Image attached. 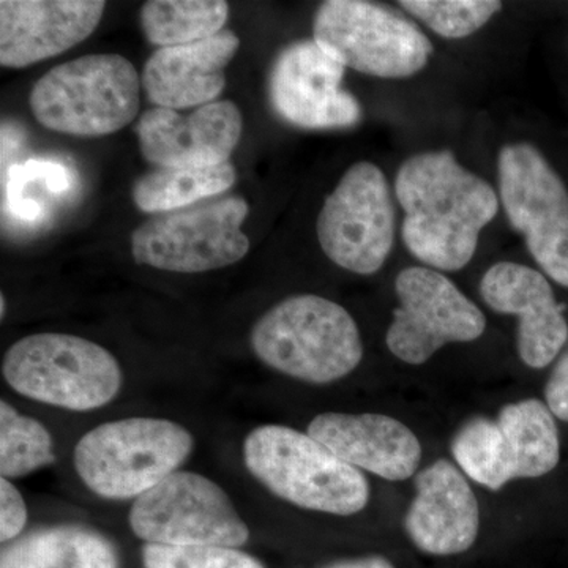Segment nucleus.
<instances>
[{"mask_svg": "<svg viewBox=\"0 0 568 568\" xmlns=\"http://www.w3.org/2000/svg\"><path fill=\"white\" fill-rule=\"evenodd\" d=\"M28 523V507L9 478H0V540L10 544Z\"/></svg>", "mask_w": 568, "mask_h": 568, "instance_id": "28", "label": "nucleus"}, {"mask_svg": "<svg viewBox=\"0 0 568 568\" xmlns=\"http://www.w3.org/2000/svg\"><path fill=\"white\" fill-rule=\"evenodd\" d=\"M0 315L6 316V297H0Z\"/></svg>", "mask_w": 568, "mask_h": 568, "instance_id": "33", "label": "nucleus"}, {"mask_svg": "<svg viewBox=\"0 0 568 568\" xmlns=\"http://www.w3.org/2000/svg\"><path fill=\"white\" fill-rule=\"evenodd\" d=\"M308 435L343 462L386 480H407L420 465V440L405 424L384 414H320L310 422Z\"/></svg>", "mask_w": 568, "mask_h": 568, "instance_id": "18", "label": "nucleus"}, {"mask_svg": "<svg viewBox=\"0 0 568 568\" xmlns=\"http://www.w3.org/2000/svg\"><path fill=\"white\" fill-rule=\"evenodd\" d=\"M325 256L351 274L375 275L396 241L394 185L376 163L351 164L325 197L316 222Z\"/></svg>", "mask_w": 568, "mask_h": 568, "instance_id": "9", "label": "nucleus"}, {"mask_svg": "<svg viewBox=\"0 0 568 568\" xmlns=\"http://www.w3.org/2000/svg\"><path fill=\"white\" fill-rule=\"evenodd\" d=\"M141 78L129 59L91 54L54 67L33 85L29 106L44 129L70 136H108L140 111Z\"/></svg>", "mask_w": 568, "mask_h": 568, "instance_id": "5", "label": "nucleus"}, {"mask_svg": "<svg viewBox=\"0 0 568 568\" xmlns=\"http://www.w3.org/2000/svg\"><path fill=\"white\" fill-rule=\"evenodd\" d=\"M544 395L552 416L568 425V345L552 364Z\"/></svg>", "mask_w": 568, "mask_h": 568, "instance_id": "29", "label": "nucleus"}, {"mask_svg": "<svg viewBox=\"0 0 568 568\" xmlns=\"http://www.w3.org/2000/svg\"><path fill=\"white\" fill-rule=\"evenodd\" d=\"M244 132L237 104L223 100L189 115L166 108L145 111L134 126L142 156L159 168L215 166L230 162Z\"/></svg>", "mask_w": 568, "mask_h": 568, "instance_id": "15", "label": "nucleus"}, {"mask_svg": "<svg viewBox=\"0 0 568 568\" xmlns=\"http://www.w3.org/2000/svg\"><path fill=\"white\" fill-rule=\"evenodd\" d=\"M22 168L29 183L43 181L52 193H62L70 189V174L62 164L48 160H29Z\"/></svg>", "mask_w": 568, "mask_h": 568, "instance_id": "30", "label": "nucleus"}, {"mask_svg": "<svg viewBox=\"0 0 568 568\" xmlns=\"http://www.w3.org/2000/svg\"><path fill=\"white\" fill-rule=\"evenodd\" d=\"M0 568H121L118 549L80 526L36 530L2 549Z\"/></svg>", "mask_w": 568, "mask_h": 568, "instance_id": "20", "label": "nucleus"}, {"mask_svg": "<svg viewBox=\"0 0 568 568\" xmlns=\"http://www.w3.org/2000/svg\"><path fill=\"white\" fill-rule=\"evenodd\" d=\"M395 295L386 345L405 364H425L444 346L476 342L487 331L484 312L444 272L422 264L403 268Z\"/></svg>", "mask_w": 568, "mask_h": 568, "instance_id": "12", "label": "nucleus"}, {"mask_svg": "<svg viewBox=\"0 0 568 568\" xmlns=\"http://www.w3.org/2000/svg\"><path fill=\"white\" fill-rule=\"evenodd\" d=\"M144 568H265L248 552L224 547H168L145 544L142 547Z\"/></svg>", "mask_w": 568, "mask_h": 568, "instance_id": "27", "label": "nucleus"}, {"mask_svg": "<svg viewBox=\"0 0 568 568\" xmlns=\"http://www.w3.org/2000/svg\"><path fill=\"white\" fill-rule=\"evenodd\" d=\"M313 40L345 69L379 80H407L432 61V40L409 17L366 0H327Z\"/></svg>", "mask_w": 568, "mask_h": 568, "instance_id": "8", "label": "nucleus"}, {"mask_svg": "<svg viewBox=\"0 0 568 568\" xmlns=\"http://www.w3.org/2000/svg\"><path fill=\"white\" fill-rule=\"evenodd\" d=\"M104 9L102 0H2L0 63L26 69L63 54L95 32Z\"/></svg>", "mask_w": 568, "mask_h": 568, "instance_id": "16", "label": "nucleus"}, {"mask_svg": "<svg viewBox=\"0 0 568 568\" xmlns=\"http://www.w3.org/2000/svg\"><path fill=\"white\" fill-rule=\"evenodd\" d=\"M268 368L308 384H331L361 365L364 342L353 315L331 298L298 294L265 312L250 334Z\"/></svg>", "mask_w": 568, "mask_h": 568, "instance_id": "2", "label": "nucleus"}, {"mask_svg": "<svg viewBox=\"0 0 568 568\" xmlns=\"http://www.w3.org/2000/svg\"><path fill=\"white\" fill-rule=\"evenodd\" d=\"M54 439L50 429L24 416L6 399L0 402V474L21 478L54 465Z\"/></svg>", "mask_w": 568, "mask_h": 568, "instance_id": "25", "label": "nucleus"}, {"mask_svg": "<svg viewBox=\"0 0 568 568\" xmlns=\"http://www.w3.org/2000/svg\"><path fill=\"white\" fill-rule=\"evenodd\" d=\"M452 454L463 473L481 487L496 491L514 480L506 440L491 418L477 416L463 424L452 440Z\"/></svg>", "mask_w": 568, "mask_h": 568, "instance_id": "24", "label": "nucleus"}, {"mask_svg": "<svg viewBox=\"0 0 568 568\" xmlns=\"http://www.w3.org/2000/svg\"><path fill=\"white\" fill-rule=\"evenodd\" d=\"M480 510L473 488L457 466L437 459L416 477V497L405 529L425 555L455 556L467 551L478 537Z\"/></svg>", "mask_w": 568, "mask_h": 568, "instance_id": "17", "label": "nucleus"}, {"mask_svg": "<svg viewBox=\"0 0 568 568\" xmlns=\"http://www.w3.org/2000/svg\"><path fill=\"white\" fill-rule=\"evenodd\" d=\"M194 437L168 418L129 417L95 426L78 440L73 465L103 499H138L178 473L192 455Z\"/></svg>", "mask_w": 568, "mask_h": 568, "instance_id": "4", "label": "nucleus"}, {"mask_svg": "<svg viewBox=\"0 0 568 568\" xmlns=\"http://www.w3.org/2000/svg\"><path fill=\"white\" fill-rule=\"evenodd\" d=\"M230 162L215 166L159 168L133 183V203L141 212L170 213L227 192L235 183Z\"/></svg>", "mask_w": 568, "mask_h": 568, "instance_id": "22", "label": "nucleus"}, {"mask_svg": "<svg viewBox=\"0 0 568 568\" xmlns=\"http://www.w3.org/2000/svg\"><path fill=\"white\" fill-rule=\"evenodd\" d=\"M250 213L244 197L164 213L132 234L134 263L174 274H204L244 260L250 241L242 224Z\"/></svg>", "mask_w": 568, "mask_h": 568, "instance_id": "10", "label": "nucleus"}, {"mask_svg": "<svg viewBox=\"0 0 568 568\" xmlns=\"http://www.w3.org/2000/svg\"><path fill=\"white\" fill-rule=\"evenodd\" d=\"M241 48L233 31L182 47L159 48L142 70V88L149 100L166 110L211 104L222 95L224 70Z\"/></svg>", "mask_w": 568, "mask_h": 568, "instance_id": "19", "label": "nucleus"}, {"mask_svg": "<svg viewBox=\"0 0 568 568\" xmlns=\"http://www.w3.org/2000/svg\"><path fill=\"white\" fill-rule=\"evenodd\" d=\"M346 69L321 50L315 40H301L280 52L268 78V99L276 114L306 130L349 129L364 118L362 104L343 89Z\"/></svg>", "mask_w": 568, "mask_h": 568, "instance_id": "13", "label": "nucleus"}, {"mask_svg": "<svg viewBox=\"0 0 568 568\" xmlns=\"http://www.w3.org/2000/svg\"><path fill=\"white\" fill-rule=\"evenodd\" d=\"M394 193L403 211V245L418 263L444 274L467 267L500 209L497 189L448 149L407 156Z\"/></svg>", "mask_w": 568, "mask_h": 568, "instance_id": "1", "label": "nucleus"}, {"mask_svg": "<svg viewBox=\"0 0 568 568\" xmlns=\"http://www.w3.org/2000/svg\"><path fill=\"white\" fill-rule=\"evenodd\" d=\"M242 454L248 473L295 507L351 517L368 504L364 474L308 433L283 425L257 426L245 437Z\"/></svg>", "mask_w": 568, "mask_h": 568, "instance_id": "3", "label": "nucleus"}, {"mask_svg": "<svg viewBox=\"0 0 568 568\" xmlns=\"http://www.w3.org/2000/svg\"><path fill=\"white\" fill-rule=\"evenodd\" d=\"M396 6L444 40L473 37L504 9L499 0H399Z\"/></svg>", "mask_w": 568, "mask_h": 568, "instance_id": "26", "label": "nucleus"}, {"mask_svg": "<svg viewBox=\"0 0 568 568\" xmlns=\"http://www.w3.org/2000/svg\"><path fill=\"white\" fill-rule=\"evenodd\" d=\"M481 301L499 315L518 320L517 349L523 364L545 369L568 345L566 308L544 272L515 261H499L481 276Z\"/></svg>", "mask_w": 568, "mask_h": 568, "instance_id": "14", "label": "nucleus"}, {"mask_svg": "<svg viewBox=\"0 0 568 568\" xmlns=\"http://www.w3.org/2000/svg\"><path fill=\"white\" fill-rule=\"evenodd\" d=\"M10 212L14 213V215H17L18 219L28 220V222H33V220L39 219V216L41 215V207L39 203H36V201L28 200V197H24V200H22L21 203L17 205V207L11 209Z\"/></svg>", "mask_w": 568, "mask_h": 568, "instance_id": "32", "label": "nucleus"}, {"mask_svg": "<svg viewBox=\"0 0 568 568\" xmlns=\"http://www.w3.org/2000/svg\"><path fill=\"white\" fill-rule=\"evenodd\" d=\"M323 568H395L390 560L384 556H362V558H351L335 560Z\"/></svg>", "mask_w": 568, "mask_h": 568, "instance_id": "31", "label": "nucleus"}, {"mask_svg": "<svg viewBox=\"0 0 568 568\" xmlns=\"http://www.w3.org/2000/svg\"><path fill=\"white\" fill-rule=\"evenodd\" d=\"M497 193L508 224L538 271L568 290V181L540 145L507 142L497 152Z\"/></svg>", "mask_w": 568, "mask_h": 568, "instance_id": "7", "label": "nucleus"}, {"mask_svg": "<svg viewBox=\"0 0 568 568\" xmlns=\"http://www.w3.org/2000/svg\"><path fill=\"white\" fill-rule=\"evenodd\" d=\"M2 375L17 394L74 413L110 405L123 386L118 358L91 339L36 334L3 355Z\"/></svg>", "mask_w": 568, "mask_h": 568, "instance_id": "6", "label": "nucleus"}, {"mask_svg": "<svg viewBox=\"0 0 568 568\" xmlns=\"http://www.w3.org/2000/svg\"><path fill=\"white\" fill-rule=\"evenodd\" d=\"M496 422L506 440L514 480L545 477L559 466L558 418L547 403L537 398L510 403L499 410Z\"/></svg>", "mask_w": 568, "mask_h": 568, "instance_id": "21", "label": "nucleus"}, {"mask_svg": "<svg viewBox=\"0 0 568 568\" xmlns=\"http://www.w3.org/2000/svg\"><path fill=\"white\" fill-rule=\"evenodd\" d=\"M230 3L224 0H151L141 9V28L149 43L182 47L224 31Z\"/></svg>", "mask_w": 568, "mask_h": 568, "instance_id": "23", "label": "nucleus"}, {"mask_svg": "<svg viewBox=\"0 0 568 568\" xmlns=\"http://www.w3.org/2000/svg\"><path fill=\"white\" fill-rule=\"evenodd\" d=\"M134 536L168 547H244L250 529L233 500L203 474L178 470L134 499Z\"/></svg>", "mask_w": 568, "mask_h": 568, "instance_id": "11", "label": "nucleus"}]
</instances>
